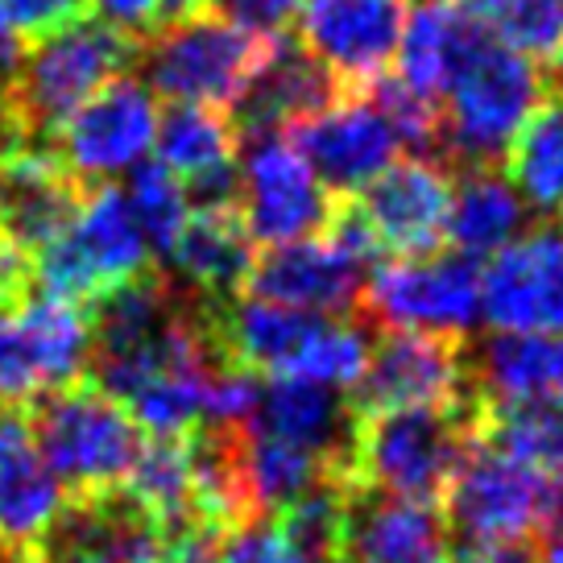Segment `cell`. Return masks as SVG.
Segmentation results:
<instances>
[{
	"label": "cell",
	"mask_w": 563,
	"mask_h": 563,
	"mask_svg": "<svg viewBox=\"0 0 563 563\" xmlns=\"http://www.w3.org/2000/svg\"><path fill=\"white\" fill-rule=\"evenodd\" d=\"M129 208L137 216L141 232L150 241V253L158 257H170L178 232L191 216V203H187V187L178 183V175H170L162 162H145V166H133V178H129Z\"/></svg>",
	"instance_id": "obj_32"
},
{
	"label": "cell",
	"mask_w": 563,
	"mask_h": 563,
	"mask_svg": "<svg viewBox=\"0 0 563 563\" xmlns=\"http://www.w3.org/2000/svg\"><path fill=\"white\" fill-rule=\"evenodd\" d=\"M88 13V0H0V25L30 46Z\"/></svg>",
	"instance_id": "obj_34"
},
{
	"label": "cell",
	"mask_w": 563,
	"mask_h": 563,
	"mask_svg": "<svg viewBox=\"0 0 563 563\" xmlns=\"http://www.w3.org/2000/svg\"><path fill=\"white\" fill-rule=\"evenodd\" d=\"M88 4L100 13V21L117 25L137 42H145L162 25V0H88Z\"/></svg>",
	"instance_id": "obj_36"
},
{
	"label": "cell",
	"mask_w": 563,
	"mask_h": 563,
	"mask_svg": "<svg viewBox=\"0 0 563 563\" xmlns=\"http://www.w3.org/2000/svg\"><path fill=\"white\" fill-rule=\"evenodd\" d=\"M481 406H563V335H489L468 356Z\"/></svg>",
	"instance_id": "obj_24"
},
{
	"label": "cell",
	"mask_w": 563,
	"mask_h": 563,
	"mask_svg": "<svg viewBox=\"0 0 563 563\" xmlns=\"http://www.w3.org/2000/svg\"><path fill=\"white\" fill-rule=\"evenodd\" d=\"M84 195L88 183L70 175L54 150H9L0 154V236L34 262L70 229Z\"/></svg>",
	"instance_id": "obj_19"
},
{
	"label": "cell",
	"mask_w": 563,
	"mask_h": 563,
	"mask_svg": "<svg viewBox=\"0 0 563 563\" xmlns=\"http://www.w3.org/2000/svg\"><path fill=\"white\" fill-rule=\"evenodd\" d=\"M527 229V203L497 166H473L452 175V203L443 241L464 257H493Z\"/></svg>",
	"instance_id": "obj_27"
},
{
	"label": "cell",
	"mask_w": 563,
	"mask_h": 563,
	"mask_svg": "<svg viewBox=\"0 0 563 563\" xmlns=\"http://www.w3.org/2000/svg\"><path fill=\"white\" fill-rule=\"evenodd\" d=\"M67 501L34 440L25 406H0V547L37 555Z\"/></svg>",
	"instance_id": "obj_22"
},
{
	"label": "cell",
	"mask_w": 563,
	"mask_h": 563,
	"mask_svg": "<svg viewBox=\"0 0 563 563\" xmlns=\"http://www.w3.org/2000/svg\"><path fill=\"white\" fill-rule=\"evenodd\" d=\"M299 46L344 91H369L389 70L402 42V0H307L299 9Z\"/></svg>",
	"instance_id": "obj_15"
},
{
	"label": "cell",
	"mask_w": 563,
	"mask_h": 563,
	"mask_svg": "<svg viewBox=\"0 0 563 563\" xmlns=\"http://www.w3.org/2000/svg\"><path fill=\"white\" fill-rule=\"evenodd\" d=\"M307 0H203V9L216 18L241 25L249 34H286V25L299 18V9Z\"/></svg>",
	"instance_id": "obj_35"
},
{
	"label": "cell",
	"mask_w": 563,
	"mask_h": 563,
	"mask_svg": "<svg viewBox=\"0 0 563 563\" xmlns=\"http://www.w3.org/2000/svg\"><path fill=\"white\" fill-rule=\"evenodd\" d=\"M476 435V398L460 406H398L356 422L349 481L435 506Z\"/></svg>",
	"instance_id": "obj_3"
},
{
	"label": "cell",
	"mask_w": 563,
	"mask_h": 563,
	"mask_svg": "<svg viewBox=\"0 0 563 563\" xmlns=\"http://www.w3.org/2000/svg\"><path fill=\"white\" fill-rule=\"evenodd\" d=\"M473 398L464 335L415 328H377L369 361L349 389V402L361 419L398 406H460Z\"/></svg>",
	"instance_id": "obj_11"
},
{
	"label": "cell",
	"mask_w": 563,
	"mask_h": 563,
	"mask_svg": "<svg viewBox=\"0 0 563 563\" xmlns=\"http://www.w3.org/2000/svg\"><path fill=\"white\" fill-rule=\"evenodd\" d=\"M481 319L493 332L563 335V229L514 236L481 269Z\"/></svg>",
	"instance_id": "obj_14"
},
{
	"label": "cell",
	"mask_w": 563,
	"mask_h": 563,
	"mask_svg": "<svg viewBox=\"0 0 563 563\" xmlns=\"http://www.w3.org/2000/svg\"><path fill=\"white\" fill-rule=\"evenodd\" d=\"M220 563H302V555L278 518L257 514L232 527L229 534H220Z\"/></svg>",
	"instance_id": "obj_33"
},
{
	"label": "cell",
	"mask_w": 563,
	"mask_h": 563,
	"mask_svg": "<svg viewBox=\"0 0 563 563\" xmlns=\"http://www.w3.org/2000/svg\"><path fill=\"white\" fill-rule=\"evenodd\" d=\"M241 195L236 208L253 245H290L328 229L335 195L316 178L282 129L241 133Z\"/></svg>",
	"instance_id": "obj_9"
},
{
	"label": "cell",
	"mask_w": 563,
	"mask_h": 563,
	"mask_svg": "<svg viewBox=\"0 0 563 563\" xmlns=\"http://www.w3.org/2000/svg\"><path fill=\"white\" fill-rule=\"evenodd\" d=\"M269 37L249 34L216 13H195L141 42L137 67L150 91L170 104H208L232 112L249 75L257 70Z\"/></svg>",
	"instance_id": "obj_7"
},
{
	"label": "cell",
	"mask_w": 563,
	"mask_h": 563,
	"mask_svg": "<svg viewBox=\"0 0 563 563\" xmlns=\"http://www.w3.org/2000/svg\"><path fill=\"white\" fill-rule=\"evenodd\" d=\"M456 563H539V560L530 555L527 543H510V547H473Z\"/></svg>",
	"instance_id": "obj_38"
},
{
	"label": "cell",
	"mask_w": 563,
	"mask_h": 563,
	"mask_svg": "<svg viewBox=\"0 0 563 563\" xmlns=\"http://www.w3.org/2000/svg\"><path fill=\"white\" fill-rule=\"evenodd\" d=\"M42 563V560H37ZM54 563H112V560H54Z\"/></svg>",
	"instance_id": "obj_40"
},
{
	"label": "cell",
	"mask_w": 563,
	"mask_h": 563,
	"mask_svg": "<svg viewBox=\"0 0 563 563\" xmlns=\"http://www.w3.org/2000/svg\"><path fill=\"white\" fill-rule=\"evenodd\" d=\"M25 415L67 497L124 485L145 443V431L133 422V415L91 377L42 394L34 406H25Z\"/></svg>",
	"instance_id": "obj_5"
},
{
	"label": "cell",
	"mask_w": 563,
	"mask_h": 563,
	"mask_svg": "<svg viewBox=\"0 0 563 563\" xmlns=\"http://www.w3.org/2000/svg\"><path fill=\"white\" fill-rule=\"evenodd\" d=\"M150 269V241L124 191L112 183H96L84 195V208L70 220V229L34 257V286L42 295L88 307Z\"/></svg>",
	"instance_id": "obj_6"
},
{
	"label": "cell",
	"mask_w": 563,
	"mask_h": 563,
	"mask_svg": "<svg viewBox=\"0 0 563 563\" xmlns=\"http://www.w3.org/2000/svg\"><path fill=\"white\" fill-rule=\"evenodd\" d=\"M506 162V178L518 187L527 208L563 211V91H547L543 104L514 137Z\"/></svg>",
	"instance_id": "obj_28"
},
{
	"label": "cell",
	"mask_w": 563,
	"mask_h": 563,
	"mask_svg": "<svg viewBox=\"0 0 563 563\" xmlns=\"http://www.w3.org/2000/svg\"><path fill=\"white\" fill-rule=\"evenodd\" d=\"M88 307L30 290L18 307H0V406H25L88 377Z\"/></svg>",
	"instance_id": "obj_8"
},
{
	"label": "cell",
	"mask_w": 563,
	"mask_h": 563,
	"mask_svg": "<svg viewBox=\"0 0 563 563\" xmlns=\"http://www.w3.org/2000/svg\"><path fill=\"white\" fill-rule=\"evenodd\" d=\"M539 563H563V530L547 534V547H543V555H539Z\"/></svg>",
	"instance_id": "obj_39"
},
{
	"label": "cell",
	"mask_w": 563,
	"mask_h": 563,
	"mask_svg": "<svg viewBox=\"0 0 563 563\" xmlns=\"http://www.w3.org/2000/svg\"><path fill=\"white\" fill-rule=\"evenodd\" d=\"M356 422L361 415L352 410L349 394H335L332 386L302 382V377H265L245 427L282 443H295L307 456H316L328 473L349 481Z\"/></svg>",
	"instance_id": "obj_18"
},
{
	"label": "cell",
	"mask_w": 563,
	"mask_h": 563,
	"mask_svg": "<svg viewBox=\"0 0 563 563\" xmlns=\"http://www.w3.org/2000/svg\"><path fill=\"white\" fill-rule=\"evenodd\" d=\"M141 42L100 18H75L21 51L0 79V117L18 150H51L58 124L96 91L137 67Z\"/></svg>",
	"instance_id": "obj_1"
},
{
	"label": "cell",
	"mask_w": 563,
	"mask_h": 563,
	"mask_svg": "<svg viewBox=\"0 0 563 563\" xmlns=\"http://www.w3.org/2000/svg\"><path fill=\"white\" fill-rule=\"evenodd\" d=\"M356 316L369 328L468 335L481 319V265L464 253H422L373 269Z\"/></svg>",
	"instance_id": "obj_10"
},
{
	"label": "cell",
	"mask_w": 563,
	"mask_h": 563,
	"mask_svg": "<svg viewBox=\"0 0 563 563\" xmlns=\"http://www.w3.org/2000/svg\"><path fill=\"white\" fill-rule=\"evenodd\" d=\"M34 290V262L0 236V307H18Z\"/></svg>",
	"instance_id": "obj_37"
},
{
	"label": "cell",
	"mask_w": 563,
	"mask_h": 563,
	"mask_svg": "<svg viewBox=\"0 0 563 563\" xmlns=\"http://www.w3.org/2000/svg\"><path fill=\"white\" fill-rule=\"evenodd\" d=\"M340 91L344 88L302 51L299 37L274 34L265 42L262 63L249 75V84L241 88L229 117L236 124V133L290 129L295 121L332 104Z\"/></svg>",
	"instance_id": "obj_23"
},
{
	"label": "cell",
	"mask_w": 563,
	"mask_h": 563,
	"mask_svg": "<svg viewBox=\"0 0 563 563\" xmlns=\"http://www.w3.org/2000/svg\"><path fill=\"white\" fill-rule=\"evenodd\" d=\"M158 162L195 195V208H229L241 195V133L229 112L208 104H170L158 112Z\"/></svg>",
	"instance_id": "obj_21"
},
{
	"label": "cell",
	"mask_w": 563,
	"mask_h": 563,
	"mask_svg": "<svg viewBox=\"0 0 563 563\" xmlns=\"http://www.w3.org/2000/svg\"><path fill=\"white\" fill-rule=\"evenodd\" d=\"M332 563H456V543L435 506L344 481Z\"/></svg>",
	"instance_id": "obj_16"
},
{
	"label": "cell",
	"mask_w": 563,
	"mask_h": 563,
	"mask_svg": "<svg viewBox=\"0 0 563 563\" xmlns=\"http://www.w3.org/2000/svg\"><path fill=\"white\" fill-rule=\"evenodd\" d=\"M282 133L335 199L361 195L386 166L398 162L402 150L398 129L369 91H340L328 108L302 117Z\"/></svg>",
	"instance_id": "obj_13"
},
{
	"label": "cell",
	"mask_w": 563,
	"mask_h": 563,
	"mask_svg": "<svg viewBox=\"0 0 563 563\" xmlns=\"http://www.w3.org/2000/svg\"><path fill=\"white\" fill-rule=\"evenodd\" d=\"M443 522L468 551L530 543L539 534L563 530V481L473 435L443 493Z\"/></svg>",
	"instance_id": "obj_4"
},
{
	"label": "cell",
	"mask_w": 563,
	"mask_h": 563,
	"mask_svg": "<svg viewBox=\"0 0 563 563\" xmlns=\"http://www.w3.org/2000/svg\"><path fill=\"white\" fill-rule=\"evenodd\" d=\"M481 25L473 13L456 4V0H419L402 25V42H398V84L415 91L419 100L440 104L456 67L464 63L468 46L476 42Z\"/></svg>",
	"instance_id": "obj_26"
},
{
	"label": "cell",
	"mask_w": 563,
	"mask_h": 563,
	"mask_svg": "<svg viewBox=\"0 0 563 563\" xmlns=\"http://www.w3.org/2000/svg\"><path fill=\"white\" fill-rule=\"evenodd\" d=\"M476 435L510 452L530 468L563 481V406H481L476 402Z\"/></svg>",
	"instance_id": "obj_29"
},
{
	"label": "cell",
	"mask_w": 563,
	"mask_h": 563,
	"mask_svg": "<svg viewBox=\"0 0 563 563\" xmlns=\"http://www.w3.org/2000/svg\"><path fill=\"white\" fill-rule=\"evenodd\" d=\"M352 199L377 236L382 253L394 249L402 257H422L443 245L448 203H452V170L440 158L415 154V158L386 166Z\"/></svg>",
	"instance_id": "obj_17"
},
{
	"label": "cell",
	"mask_w": 563,
	"mask_h": 563,
	"mask_svg": "<svg viewBox=\"0 0 563 563\" xmlns=\"http://www.w3.org/2000/svg\"><path fill=\"white\" fill-rule=\"evenodd\" d=\"M543 96V67L481 30L440 100V162L452 175L506 162Z\"/></svg>",
	"instance_id": "obj_2"
},
{
	"label": "cell",
	"mask_w": 563,
	"mask_h": 563,
	"mask_svg": "<svg viewBox=\"0 0 563 563\" xmlns=\"http://www.w3.org/2000/svg\"><path fill=\"white\" fill-rule=\"evenodd\" d=\"M245 468H249V489H253L257 514L286 510L307 489H316L319 481H332L335 476L316 456H307L302 448L282 443L274 435H262L253 427H245Z\"/></svg>",
	"instance_id": "obj_30"
},
{
	"label": "cell",
	"mask_w": 563,
	"mask_h": 563,
	"mask_svg": "<svg viewBox=\"0 0 563 563\" xmlns=\"http://www.w3.org/2000/svg\"><path fill=\"white\" fill-rule=\"evenodd\" d=\"M365 290V265L352 262L323 232L290 245H269L249 269L245 295L286 302L316 316H356Z\"/></svg>",
	"instance_id": "obj_20"
},
{
	"label": "cell",
	"mask_w": 563,
	"mask_h": 563,
	"mask_svg": "<svg viewBox=\"0 0 563 563\" xmlns=\"http://www.w3.org/2000/svg\"><path fill=\"white\" fill-rule=\"evenodd\" d=\"M464 9L485 34L539 67L563 51V0H464Z\"/></svg>",
	"instance_id": "obj_31"
},
{
	"label": "cell",
	"mask_w": 563,
	"mask_h": 563,
	"mask_svg": "<svg viewBox=\"0 0 563 563\" xmlns=\"http://www.w3.org/2000/svg\"><path fill=\"white\" fill-rule=\"evenodd\" d=\"M154 133H158L154 91L129 70L58 124L51 150L79 183L96 187L141 166V158L154 150Z\"/></svg>",
	"instance_id": "obj_12"
},
{
	"label": "cell",
	"mask_w": 563,
	"mask_h": 563,
	"mask_svg": "<svg viewBox=\"0 0 563 563\" xmlns=\"http://www.w3.org/2000/svg\"><path fill=\"white\" fill-rule=\"evenodd\" d=\"M170 262L183 274V286L208 302H229L245 295L249 269L257 262V245L249 236L241 208H195L178 232Z\"/></svg>",
	"instance_id": "obj_25"
}]
</instances>
